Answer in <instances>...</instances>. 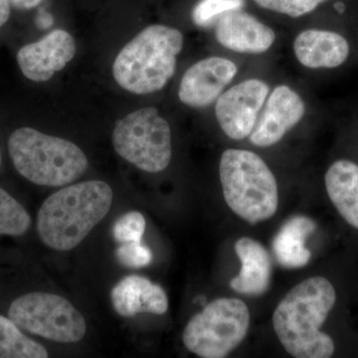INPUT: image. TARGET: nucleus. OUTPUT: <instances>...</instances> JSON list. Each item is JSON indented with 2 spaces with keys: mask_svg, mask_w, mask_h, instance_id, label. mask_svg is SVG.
Instances as JSON below:
<instances>
[{
  "mask_svg": "<svg viewBox=\"0 0 358 358\" xmlns=\"http://www.w3.org/2000/svg\"><path fill=\"white\" fill-rule=\"evenodd\" d=\"M244 6L245 0H200L193 8L192 20L199 27H210L224 14L243 9Z\"/></svg>",
  "mask_w": 358,
  "mask_h": 358,
  "instance_id": "412c9836",
  "label": "nucleus"
},
{
  "mask_svg": "<svg viewBox=\"0 0 358 358\" xmlns=\"http://www.w3.org/2000/svg\"><path fill=\"white\" fill-rule=\"evenodd\" d=\"M268 91L265 82L251 79L235 85L219 96L215 114L224 134L236 141L249 136L255 128Z\"/></svg>",
  "mask_w": 358,
  "mask_h": 358,
  "instance_id": "1a4fd4ad",
  "label": "nucleus"
},
{
  "mask_svg": "<svg viewBox=\"0 0 358 358\" xmlns=\"http://www.w3.org/2000/svg\"><path fill=\"white\" fill-rule=\"evenodd\" d=\"M110 301L115 312L122 317H133L138 313L164 315L169 310V299L159 285L143 275L124 278L110 292Z\"/></svg>",
  "mask_w": 358,
  "mask_h": 358,
  "instance_id": "4468645a",
  "label": "nucleus"
},
{
  "mask_svg": "<svg viewBox=\"0 0 358 358\" xmlns=\"http://www.w3.org/2000/svg\"><path fill=\"white\" fill-rule=\"evenodd\" d=\"M249 326V308L243 301L217 299L192 317L183 331V343L199 357H226L246 338Z\"/></svg>",
  "mask_w": 358,
  "mask_h": 358,
  "instance_id": "423d86ee",
  "label": "nucleus"
},
{
  "mask_svg": "<svg viewBox=\"0 0 358 358\" xmlns=\"http://www.w3.org/2000/svg\"><path fill=\"white\" fill-rule=\"evenodd\" d=\"M305 110V103L296 92L286 85L275 87L266 102L262 115L250 134V141L257 147L275 145L299 124Z\"/></svg>",
  "mask_w": 358,
  "mask_h": 358,
  "instance_id": "f8f14e48",
  "label": "nucleus"
},
{
  "mask_svg": "<svg viewBox=\"0 0 358 358\" xmlns=\"http://www.w3.org/2000/svg\"><path fill=\"white\" fill-rule=\"evenodd\" d=\"M299 62L310 69L339 67L350 56V44L338 33L329 30L308 29L301 32L294 42Z\"/></svg>",
  "mask_w": 358,
  "mask_h": 358,
  "instance_id": "2eb2a0df",
  "label": "nucleus"
},
{
  "mask_svg": "<svg viewBox=\"0 0 358 358\" xmlns=\"http://www.w3.org/2000/svg\"><path fill=\"white\" fill-rule=\"evenodd\" d=\"M8 317L28 333L56 343H79L87 331L86 320L69 301L43 292L15 299Z\"/></svg>",
  "mask_w": 358,
  "mask_h": 358,
  "instance_id": "6e6552de",
  "label": "nucleus"
},
{
  "mask_svg": "<svg viewBox=\"0 0 358 358\" xmlns=\"http://www.w3.org/2000/svg\"><path fill=\"white\" fill-rule=\"evenodd\" d=\"M241 270L230 282L231 288L248 296H261L268 291L272 275V260L262 244L243 237L235 244Z\"/></svg>",
  "mask_w": 358,
  "mask_h": 358,
  "instance_id": "dca6fc26",
  "label": "nucleus"
},
{
  "mask_svg": "<svg viewBox=\"0 0 358 358\" xmlns=\"http://www.w3.org/2000/svg\"><path fill=\"white\" fill-rule=\"evenodd\" d=\"M326 187L341 217L358 229V166L350 160L334 162L326 173Z\"/></svg>",
  "mask_w": 358,
  "mask_h": 358,
  "instance_id": "f3484780",
  "label": "nucleus"
},
{
  "mask_svg": "<svg viewBox=\"0 0 358 358\" xmlns=\"http://www.w3.org/2000/svg\"><path fill=\"white\" fill-rule=\"evenodd\" d=\"M42 0H9L11 6L20 10H28V9L34 8L41 3Z\"/></svg>",
  "mask_w": 358,
  "mask_h": 358,
  "instance_id": "393cba45",
  "label": "nucleus"
},
{
  "mask_svg": "<svg viewBox=\"0 0 358 358\" xmlns=\"http://www.w3.org/2000/svg\"><path fill=\"white\" fill-rule=\"evenodd\" d=\"M112 141L120 157L145 173H160L171 164V127L155 108H143L115 122Z\"/></svg>",
  "mask_w": 358,
  "mask_h": 358,
  "instance_id": "0eeeda50",
  "label": "nucleus"
},
{
  "mask_svg": "<svg viewBox=\"0 0 358 358\" xmlns=\"http://www.w3.org/2000/svg\"><path fill=\"white\" fill-rule=\"evenodd\" d=\"M336 10H338L339 13H343V9H345V6L343 3H336Z\"/></svg>",
  "mask_w": 358,
  "mask_h": 358,
  "instance_id": "bb28decb",
  "label": "nucleus"
},
{
  "mask_svg": "<svg viewBox=\"0 0 358 358\" xmlns=\"http://www.w3.org/2000/svg\"><path fill=\"white\" fill-rule=\"evenodd\" d=\"M336 301V289L322 277L296 285L278 305L273 327L286 352L296 358H329L334 355L331 336L320 331Z\"/></svg>",
  "mask_w": 358,
  "mask_h": 358,
  "instance_id": "f257e3e1",
  "label": "nucleus"
},
{
  "mask_svg": "<svg viewBox=\"0 0 358 358\" xmlns=\"http://www.w3.org/2000/svg\"><path fill=\"white\" fill-rule=\"evenodd\" d=\"M113 190L100 180L66 186L50 195L37 213V232L49 248L70 251L109 213Z\"/></svg>",
  "mask_w": 358,
  "mask_h": 358,
  "instance_id": "f03ea898",
  "label": "nucleus"
},
{
  "mask_svg": "<svg viewBox=\"0 0 358 358\" xmlns=\"http://www.w3.org/2000/svg\"><path fill=\"white\" fill-rule=\"evenodd\" d=\"M1 159H2V157H1V150H0V166H1Z\"/></svg>",
  "mask_w": 358,
  "mask_h": 358,
  "instance_id": "cd10ccee",
  "label": "nucleus"
},
{
  "mask_svg": "<svg viewBox=\"0 0 358 358\" xmlns=\"http://www.w3.org/2000/svg\"><path fill=\"white\" fill-rule=\"evenodd\" d=\"M182 47L183 35L176 28L148 26L117 54L113 65L115 82L136 95L160 91L173 77Z\"/></svg>",
  "mask_w": 358,
  "mask_h": 358,
  "instance_id": "7ed1b4c3",
  "label": "nucleus"
},
{
  "mask_svg": "<svg viewBox=\"0 0 358 358\" xmlns=\"http://www.w3.org/2000/svg\"><path fill=\"white\" fill-rule=\"evenodd\" d=\"M317 229V224L307 216L289 218L273 240V252L278 263L284 268L305 267L310 262V250L306 248V239Z\"/></svg>",
  "mask_w": 358,
  "mask_h": 358,
  "instance_id": "a211bd4d",
  "label": "nucleus"
},
{
  "mask_svg": "<svg viewBox=\"0 0 358 358\" xmlns=\"http://www.w3.org/2000/svg\"><path fill=\"white\" fill-rule=\"evenodd\" d=\"M237 74V66L222 57H209L192 65L181 79L179 100L192 108H204L217 100Z\"/></svg>",
  "mask_w": 358,
  "mask_h": 358,
  "instance_id": "9b49d317",
  "label": "nucleus"
},
{
  "mask_svg": "<svg viewBox=\"0 0 358 358\" xmlns=\"http://www.w3.org/2000/svg\"><path fill=\"white\" fill-rule=\"evenodd\" d=\"M220 181L226 203L247 222H262L277 212V180L255 152L235 148L225 150L220 160Z\"/></svg>",
  "mask_w": 358,
  "mask_h": 358,
  "instance_id": "39448f33",
  "label": "nucleus"
},
{
  "mask_svg": "<svg viewBox=\"0 0 358 358\" xmlns=\"http://www.w3.org/2000/svg\"><path fill=\"white\" fill-rule=\"evenodd\" d=\"M32 220L24 207L13 195L0 188V235L20 237L31 227Z\"/></svg>",
  "mask_w": 358,
  "mask_h": 358,
  "instance_id": "aec40b11",
  "label": "nucleus"
},
{
  "mask_svg": "<svg viewBox=\"0 0 358 358\" xmlns=\"http://www.w3.org/2000/svg\"><path fill=\"white\" fill-rule=\"evenodd\" d=\"M259 6L291 17H301L313 13L327 0H253Z\"/></svg>",
  "mask_w": 358,
  "mask_h": 358,
  "instance_id": "5701e85b",
  "label": "nucleus"
},
{
  "mask_svg": "<svg viewBox=\"0 0 358 358\" xmlns=\"http://www.w3.org/2000/svg\"><path fill=\"white\" fill-rule=\"evenodd\" d=\"M215 34L225 48L247 54L268 51L275 39L272 28L242 9L221 16L215 23Z\"/></svg>",
  "mask_w": 358,
  "mask_h": 358,
  "instance_id": "ddd939ff",
  "label": "nucleus"
},
{
  "mask_svg": "<svg viewBox=\"0 0 358 358\" xmlns=\"http://www.w3.org/2000/svg\"><path fill=\"white\" fill-rule=\"evenodd\" d=\"M115 257L119 263L127 268L147 267L152 261V250L141 242L120 244L115 250Z\"/></svg>",
  "mask_w": 358,
  "mask_h": 358,
  "instance_id": "b1692460",
  "label": "nucleus"
},
{
  "mask_svg": "<svg viewBox=\"0 0 358 358\" xmlns=\"http://www.w3.org/2000/svg\"><path fill=\"white\" fill-rule=\"evenodd\" d=\"M43 346L26 336L9 317L0 315V358H47Z\"/></svg>",
  "mask_w": 358,
  "mask_h": 358,
  "instance_id": "6ab92c4d",
  "label": "nucleus"
},
{
  "mask_svg": "<svg viewBox=\"0 0 358 358\" xmlns=\"http://www.w3.org/2000/svg\"><path fill=\"white\" fill-rule=\"evenodd\" d=\"M145 231V219L138 211L121 216L113 227V236L117 244L141 242Z\"/></svg>",
  "mask_w": 358,
  "mask_h": 358,
  "instance_id": "4be33fe9",
  "label": "nucleus"
},
{
  "mask_svg": "<svg viewBox=\"0 0 358 358\" xmlns=\"http://www.w3.org/2000/svg\"><path fill=\"white\" fill-rule=\"evenodd\" d=\"M10 2L9 0H0V28L2 27L10 16Z\"/></svg>",
  "mask_w": 358,
  "mask_h": 358,
  "instance_id": "a878e982",
  "label": "nucleus"
},
{
  "mask_svg": "<svg viewBox=\"0 0 358 358\" xmlns=\"http://www.w3.org/2000/svg\"><path fill=\"white\" fill-rule=\"evenodd\" d=\"M8 152L16 171L34 185L65 186L81 178L89 162L75 143L32 128L11 134Z\"/></svg>",
  "mask_w": 358,
  "mask_h": 358,
  "instance_id": "20e7f679",
  "label": "nucleus"
},
{
  "mask_svg": "<svg viewBox=\"0 0 358 358\" xmlns=\"http://www.w3.org/2000/svg\"><path fill=\"white\" fill-rule=\"evenodd\" d=\"M74 37L65 30H54L38 41L23 46L17 53V63L26 78L46 82L64 69L76 54Z\"/></svg>",
  "mask_w": 358,
  "mask_h": 358,
  "instance_id": "9d476101",
  "label": "nucleus"
}]
</instances>
